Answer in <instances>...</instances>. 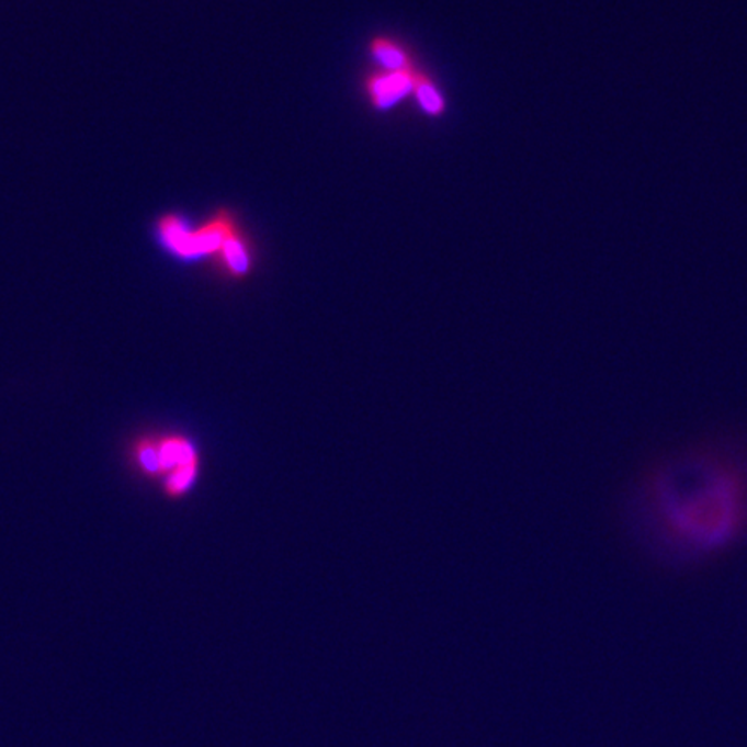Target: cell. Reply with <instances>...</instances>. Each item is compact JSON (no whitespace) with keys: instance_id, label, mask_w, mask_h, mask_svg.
<instances>
[{"instance_id":"3957f363","label":"cell","mask_w":747,"mask_h":747,"mask_svg":"<svg viewBox=\"0 0 747 747\" xmlns=\"http://www.w3.org/2000/svg\"><path fill=\"white\" fill-rule=\"evenodd\" d=\"M414 71H410V73L383 71V73L372 75L367 82L372 104L377 110H388V107L395 106L400 99L412 94Z\"/></svg>"},{"instance_id":"5b68a950","label":"cell","mask_w":747,"mask_h":747,"mask_svg":"<svg viewBox=\"0 0 747 747\" xmlns=\"http://www.w3.org/2000/svg\"><path fill=\"white\" fill-rule=\"evenodd\" d=\"M218 260L225 270H229L233 275L248 274L249 265H251V257H249L248 245L245 239L239 236L237 229L225 239L224 246L218 251Z\"/></svg>"},{"instance_id":"277c9868","label":"cell","mask_w":747,"mask_h":747,"mask_svg":"<svg viewBox=\"0 0 747 747\" xmlns=\"http://www.w3.org/2000/svg\"><path fill=\"white\" fill-rule=\"evenodd\" d=\"M371 53L381 68L388 73H410L416 70L409 54L405 53L401 45L393 42L392 38L377 37L371 42Z\"/></svg>"},{"instance_id":"7a4b0ae2","label":"cell","mask_w":747,"mask_h":747,"mask_svg":"<svg viewBox=\"0 0 747 747\" xmlns=\"http://www.w3.org/2000/svg\"><path fill=\"white\" fill-rule=\"evenodd\" d=\"M137 461L146 473L168 474V494L179 495L191 485L196 474V454L182 438L146 440L137 446Z\"/></svg>"},{"instance_id":"8992f818","label":"cell","mask_w":747,"mask_h":747,"mask_svg":"<svg viewBox=\"0 0 747 747\" xmlns=\"http://www.w3.org/2000/svg\"><path fill=\"white\" fill-rule=\"evenodd\" d=\"M412 94L417 98V103L422 107L426 115L441 116L445 113V99L441 95L433 80H429L426 75L414 71Z\"/></svg>"},{"instance_id":"6da1fadb","label":"cell","mask_w":747,"mask_h":747,"mask_svg":"<svg viewBox=\"0 0 747 747\" xmlns=\"http://www.w3.org/2000/svg\"><path fill=\"white\" fill-rule=\"evenodd\" d=\"M656 511L666 531L692 551L731 539L743 519V491L732 471L710 459H686L654 482Z\"/></svg>"}]
</instances>
